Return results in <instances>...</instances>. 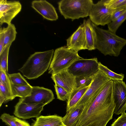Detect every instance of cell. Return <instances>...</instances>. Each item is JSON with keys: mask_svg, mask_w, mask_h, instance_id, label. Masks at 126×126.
<instances>
[{"mask_svg": "<svg viewBox=\"0 0 126 126\" xmlns=\"http://www.w3.org/2000/svg\"><path fill=\"white\" fill-rule=\"evenodd\" d=\"M126 9L117 8L114 9L112 14V22L117 20L126 11Z\"/></svg>", "mask_w": 126, "mask_h": 126, "instance_id": "cell-33", "label": "cell"}, {"mask_svg": "<svg viewBox=\"0 0 126 126\" xmlns=\"http://www.w3.org/2000/svg\"><path fill=\"white\" fill-rule=\"evenodd\" d=\"M15 122L17 126H30L28 123L16 117Z\"/></svg>", "mask_w": 126, "mask_h": 126, "instance_id": "cell-35", "label": "cell"}, {"mask_svg": "<svg viewBox=\"0 0 126 126\" xmlns=\"http://www.w3.org/2000/svg\"><path fill=\"white\" fill-rule=\"evenodd\" d=\"M32 7L46 19L55 21L58 19L55 8L46 0H33L32 3Z\"/></svg>", "mask_w": 126, "mask_h": 126, "instance_id": "cell-14", "label": "cell"}, {"mask_svg": "<svg viewBox=\"0 0 126 126\" xmlns=\"http://www.w3.org/2000/svg\"><path fill=\"white\" fill-rule=\"evenodd\" d=\"M5 34L3 48L7 45L11 44L15 40L17 32L14 24L11 23L6 28H2Z\"/></svg>", "mask_w": 126, "mask_h": 126, "instance_id": "cell-21", "label": "cell"}, {"mask_svg": "<svg viewBox=\"0 0 126 126\" xmlns=\"http://www.w3.org/2000/svg\"><path fill=\"white\" fill-rule=\"evenodd\" d=\"M11 44L5 47L0 54V70H2L8 74V59L9 51Z\"/></svg>", "mask_w": 126, "mask_h": 126, "instance_id": "cell-25", "label": "cell"}, {"mask_svg": "<svg viewBox=\"0 0 126 126\" xmlns=\"http://www.w3.org/2000/svg\"><path fill=\"white\" fill-rule=\"evenodd\" d=\"M15 97L0 81V107H1L3 103L11 101Z\"/></svg>", "mask_w": 126, "mask_h": 126, "instance_id": "cell-23", "label": "cell"}, {"mask_svg": "<svg viewBox=\"0 0 126 126\" xmlns=\"http://www.w3.org/2000/svg\"><path fill=\"white\" fill-rule=\"evenodd\" d=\"M58 4L61 14L73 21L89 16L94 3L92 0H62Z\"/></svg>", "mask_w": 126, "mask_h": 126, "instance_id": "cell-4", "label": "cell"}, {"mask_svg": "<svg viewBox=\"0 0 126 126\" xmlns=\"http://www.w3.org/2000/svg\"><path fill=\"white\" fill-rule=\"evenodd\" d=\"M111 126H126V113L124 112L116 119Z\"/></svg>", "mask_w": 126, "mask_h": 126, "instance_id": "cell-31", "label": "cell"}, {"mask_svg": "<svg viewBox=\"0 0 126 126\" xmlns=\"http://www.w3.org/2000/svg\"><path fill=\"white\" fill-rule=\"evenodd\" d=\"M95 75L90 76L75 77V89L82 88L89 86L93 81Z\"/></svg>", "mask_w": 126, "mask_h": 126, "instance_id": "cell-24", "label": "cell"}, {"mask_svg": "<svg viewBox=\"0 0 126 126\" xmlns=\"http://www.w3.org/2000/svg\"><path fill=\"white\" fill-rule=\"evenodd\" d=\"M32 126H66L62 117L56 115L41 116L37 118Z\"/></svg>", "mask_w": 126, "mask_h": 126, "instance_id": "cell-18", "label": "cell"}, {"mask_svg": "<svg viewBox=\"0 0 126 126\" xmlns=\"http://www.w3.org/2000/svg\"><path fill=\"white\" fill-rule=\"evenodd\" d=\"M15 118L13 116L4 113L1 114L0 118L8 126H17L15 122Z\"/></svg>", "mask_w": 126, "mask_h": 126, "instance_id": "cell-29", "label": "cell"}, {"mask_svg": "<svg viewBox=\"0 0 126 126\" xmlns=\"http://www.w3.org/2000/svg\"><path fill=\"white\" fill-rule=\"evenodd\" d=\"M51 78L55 84L62 87L70 93L75 88V77L67 70L52 74Z\"/></svg>", "mask_w": 126, "mask_h": 126, "instance_id": "cell-15", "label": "cell"}, {"mask_svg": "<svg viewBox=\"0 0 126 126\" xmlns=\"http://www.w3.org/2000/svg\"><path fill=\"white\" fill-rule=\"evenodd\" d=\"M78 52L64 46L55 49L48 69V73L56 74L67 69L75 61L81 58Z\"/></svg>", "mask_w": 126, "mask_h": 126, "instance_id": "cell-5", "label": "cell"}, {"mask_svg": "<svg viewBox=\"0 0 126 126\" xmlns=\"http://www.w3.org/2000/svg\"><path fill=\"white\" fill-rule=\"evenodd\" d=\"M117 8L126 9V0H124V1L119 5L117 9Z\"/></svg>", "mask_w": 126, "mask_h": 126, "instance_id": "cell-36", "label": "cell"}, {"mask_svg": "<svg viewBox=\"0 0 126 126\" xmlns=\"http://www.w3.org/2000/svg\"><path fill=\"white\" fill-rule=\"evenodd\" d=\"M90 85L82 88H75L70 93L67 100L66 112L76 106Z\"/></svg>", "mask_w": 126, "mask_h": 126, "instance_id": "cell-19", "label": "cell"}, {"mask_svg": "<svg viewBox=\"0 0 126 126\" xmlns=\"http://www.w3.org/2000/svg\"><path fill=\"white\" fill-rule=\"evenodd\" d=\"M54 50L36 52L31 55L18 70L29 79H37L49 69Z\"/></svg>", "mask_w": 126, "mask_h": 126, "instance_id": "cell-2", "label": "cell"}, {"mask_svg": "<svg viewBox=\"0 0 126 126\" xmlns=\"http://www.w3.org/2000/svg\"><path fill=\"white\" fill-rule=\"evenodd\" d=\"M113 114L119 115L126 110V84L122 80H113Z\"/></svg>", "mask_w": 126, "mask_h": 126, "instance_id": "cell-9", "label": "cell"}, {"mask_svg": "<svg viewBox=\"0 0 126 126\" xmlns=\"http://www.w3.org/2000/svg\"><path fill=\"white\" fill-rule=\"evenodd\" d=\"M8 75L11 83L13 84L24 85H30L19 73L8 74Z\"/></svg>", "mask_w": 126, "mask_h": 126, "instance_id": "cell-26", "label": "cell"}, {"mask_svg": "<svg viewBox=\"0 0 126 126\" xmlns=\"http://www.w3.org/2000/svg\"><path fill=\"white\" fill-rule=\"evenodd\" d=\"M99 70V62L96 58H80L74 62L67 69L75 77L94 75Z\"/></svg>", "mask_w": 126, "mask_h": 126, "instance_id": "cell-6", "label": "cell"}, {"mask_svg": "<svg viewBox=\"0 0 126 126\" xmlns=\"http://www.w3.org/2000/svg\"><path fill=\"white\" fill-rule=\"evenodd\" d=\"M11 90L13 95L15 97L24 98L31 95L32 86L13 84L11 83Z\"/></svg>", "mask_w": 126, "mask_h": 126, "instance_id": "cell-20", "label": "cell"}, {"mask_svg": "<svg viewBox=\"0 0 126 126\" xmlns=\"http://www.w3.org/2000/svg\"><path fill=\"white\" fill-rule=\"evenodd\" d=\"M87 43V49L94 50L95 48L96 33L94 24L90 19H84L83 23Z\"/></svg>", "mask_w": 126, "mask_h": 126, "instance_id": "cell-16", "label": "cell"}, {"mask_svg": "<svg viewBox=\"0 0 126 126\" xmlns=\"http://www.w3.org/2000/svg\"><path fill=\"white\" fill-rule=\"evenodd\" d=\"M111 80L99 70L86 92L76 105H84L97 92Z\"/></svg>", "mask_w": 126, "mask_h": 126, "instance_id": "cell-12", "label": "cell"}, {"mask_svg": "<svg viewBox=\"0 0 126 126\" xmlns=\"http://www.w3.org/2000/svg\"><path fill=\"white\" fill-rule=\"evenodd\" d=\"M45 105L42 103L29 104L19 101L15 106L14 114L17 117L24 119L37 118L39 116Z\"/></svg>", "mask_w": 126, "mask_h": 126, "instance_id": "cell-11", "label": "cell"}, {"mask_svg": "<svg viewBox=\"0 0 126 126\" xmlns=\"http://www.w3.org/2000/svg\"><path fill=\"white\" fill-rule=\"evenodd\" d=\"M105 3L108 8L114 10L124 0H104Z\"/></svg>", "mask_w": 126, "mask_h": 126, "instance_id": "cell-32", "label": "cell"}, {"mask_svg": "<svg viewBox=\"0 0 126 126\" xmlns=\"http://www.w3.org/2000/svg\"><path fill=\"white\" fill-rule=\"evenodd\" d=\"M113 86L111 80L84 105L76 126H106L113 114Z\"/></svg>", "mask_w": 126, "mask_h": 126, "instance_id": "cell-1", "label": "cell"}, {"mask_svg": "<svg viewBox=\"0 0 126 126\" xmlns=\"http://www.w3.org/2000/svg\"><path fill=\"white\" fill-rule=\"evenodd\" d=\"M67 47L76 52L87 49L84 28L83 24L66 40Z\"/></svg>", "mask_w": 126, "mask_h": 126, "instance_id": "cell-13", "label": "cell"}, {"mask_svg": "<svg viewBox=\"0 0 126 126\" xmlns=\"http://www.w3.org/2000/svg\"><path fill=\"white\" fill-rule=\"evenodd\" d=\"M84 106V105H76L67 112L62 117L64 125L66 126H76Z\"/></svg>", "mask_w": 126, "mask_h": 126, "instance_id": "cell-17", "label": "cell"}, {"mask_svg": "<svg viewBox=\"0 0 126 126\" xmlns=\"http://www.w3.org/2000/svg\"><path fill=\"white\" fill-rule=\"evenodd\" d=\"M57 98L62 101L67 100L70 93L62 87L59 85H54Z\"/></svg>", "mask_w": 126, "mask_h": 126, "instance_id": "cell-28", "label": "cell"}, {"mask_svg": "<svg viewBox=\"0 0 126 126\" xmlns=\"http://www.w3.org/2000/svg\"><path fill=\"white\" fill-rule=\"evenodd\" d=\"M22 5L18 1H0V24H11L12 20L20 11Z\"/></svg>", "mask_w": 126, "mask_h": 126, "instance_id": "cell-10", "label": "cell"}, {"mask_svg": "<svg viewBox=\"0 0 126 126\" xmlns=\"http://www.w3.org/2000/svg\"><path fill=\"white\" fill-rule=\"evenodd\" d=\"M99 69L111 80L123 81L124 77L123 74H118L114 72L100 62H99Z\"/></svg>", "mask_w": 126, "mask_h": 126, "instance_id": "cell-22", "label": "cell"}, {"mask_svg": "<svg viewBox=\"0 0 126 126\" xmlns=\"http://www.w3.org/2000/svg\"><path fill=\"white\" fill-rule=\"evenodd\" d=\"M8 74V73H7L3 70H0V81L3 84L5 87L12 93L11 82Z\"/></svg>", "mask_w": 126, "mask_h": 126, "instance_id": "cell-30", "label": "cell"}, {"mask_svg": "<svg viewBox=\"0 0 126 126\" xmlns=\"http://www.w3.org/2000/svg\"><path fill=\"white\" fill-rule=\"evenodd\" d=\"M126 19V10L117 20L107 25L108 29L116 33L117 29Z\"/></svg>", "mask_w": 126, "mask_h": 126, "instance_id": "cell-27", "label": "cell"}, {"mask_svg": "<svg viewBox=\"0 0 126 126\" xmlns=\"http://www.w3.org/2000/svg\"><path fill=\"white\" fill-rule=\"evenodd\" d=\"M55 99L52 91L48 89L38 86H32L31 95L20 98L19 101L27 104L42 103L47 105Z\"/></svg>", "mask_w": 126, "mask_h": 126, "instance_id": "cell-8", "label": "cell"}, {"mask_svg": "<svg viewBox=\"0 0 126 126\" xmlns=\"http://www.w3.org/2000/svg\"><path fill=\"white\" fill-rule=\"evenodd\" d=\"M114 10L108 8L104 0L93 4L89 15L90 19L96 26H104L112 22L111 17Z\"/></svg>", "mask_w": 126, "mask_h": 126, "instance_id": "cell-7", "label": "cell"}, {"mask_svg": "<svg viewBox=\"0 0 126 126\" xmlns=\"http://www.w3.org/2000/svg\"><path fill=\"white\" fill-rule=\"evenodd\" d=\"M94 27L96 35V49L105 56H118L126 45V39L109 29H102L95 24Z\"/></svg>", "mask_w": 126, "mask_h": 126, "instance_id": "cell-3", "label": "cell"}, {"mask_svg": "<svg viewBox=\"0 0 126 126\" xmlns=\"http://www.w3.org/2000/svg\"><path fill=\"white\" fill-rule=\"evenodd\" d=\"M5 38V34L2 28L0 29V54L1 53L3 49Z\"/></svg>", "mask_w": 126, "mask_h": 126, "instance_id": "cell-34", "label": "cell"}]
</instances>
